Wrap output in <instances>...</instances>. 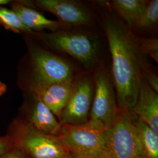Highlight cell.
I'll return each mask as SVG.
<instances>
[{"instance_id":"cell-8","label":"cell","mask_w":158,"mask_h":158,"mask_svg":"<svg viewBox=\"0 0 158 158\" xmlns=\"http://www.w3.org/2000/svg\"><path fill=\"white\" fill-rule=\"evenodd\" d=\"M94 96L93 77L80 75L74 81V88L59 119L61 124L80 125L90 119Z\"/></svg>"},{"instance_id":"cell-2","label":"cell","mask_w":158,"mask_h":158,"mask_svg":"<svg viewBox=\"0 0 158 158\" xmlns=\"http://www.w3.org/2000/svg\"><path fill=\"white\" fill-rule=\"evenodd\" d=\"M36 35L48 47L73 58L87 70L100 64L101 42L94 32L66 29Z\"/></svg>"},{"instance_id":"cell-17","label":"cell","mask_w":158,"mask_h":158,"mask_svg":"<svg viewBox=\"0 0 158 158\" xmlns=\"http://www.w3.org/2000/svg\"><path fill=\"white\" fill-rule=\"evenodd\" d=\"M0 24L6 29L15 33H34L25 27L15 12L4 6H0Z\"/></svg>"},{"instance_id":"cell-12","label":"cell","mask_w":158,"mask_h":158,"mask_svg":"<svg viewBox=\"0 0 158 158\" xmlns=\"http://www.w3.org/2000/svg\"><path fill=\"white\" fill-rule=\"evenodd\" d=\"M158 134V94L142 79L135 104L131 110Z\"/></svg>"},{"instance_id":"cell-13","label":"cell","mask_w":158,"mask_h":158,"mask_svg":"<svg viewBox=\"0 0 158 158\" xmlns=\"http://www.w3.org/2000/svg\"><path fill=\"white\" fill-rule=\"evenodd\" d=\"M11 8L19 17L25 27L32 32L34 31L39 32L46 29L52 32L69 29L59 21L51 20L46 18L41 13L25 5V3L13 2Z\"/></svg>"},{"instance_id":"cell-19","label":"cell","mask_w":158,"mask_h":158,"mask_svg":"<svg viewBox=\"0 0 158 158\" xmlns=\"http://www.w3.org/2000/svg\"><path fill=\"white\" fill-rule=\"evenodd\" d=\"M143 79L153 90L158 93V78L157 76L149 68L143 74Z\"/></svg>"},{"instance_id":"cell-3","label":"cell","mask_w":158,"mask_h":158,"mask_svg":"<svg viewBox=\"0 0 158 158\" xmlns=\"http://www.w3.org/2000/svg\"><path fill=\"white\" fill-rule=\"evenodd\" d=\"M31 71L26 85L30 91L43 85L73 82L79 76L73 64L51 51L29 43Z\"/></svg>"},{"instance_id":"cell-18","label":"cell","mask_w":158,"mask_h":158,"mask_svg":"<svg viewBox=\"0 0 158 158\" xmlns=\"http://www.w3.org/2000/svg\"><path fill=\"white\" fill-rule=\"evenodd\" d=\"M136 42L142 53L152 57L158 63V38H149L139 36L136 35Z\"/></svg>"},{"instance_id":"cell-15","label":"cell","mask_w":158,"mask_h":158,"mask_svg":"<svg viewBox=\"0 0 158 158\" xmlns=\"http://www.w3.org/2000/svg\"><path fill=\"white\" fill-rule=\"evenodd\" d=\"M147 0H114L110 8L132 31L145 10Z\"/></svg>"},{"instance_id":"cell-5","label":"cell","mask_w":158,"mask_h":158,"mask_svg":"<svg viewBox=\"0 0 158 158\" xmlns=\"http://www.w3.org/2000/svg\"><path fill=\"white\" fill-rule=\"evenodd\" d=\"M134 117L130 110L118 109L113 125L105 130L106 158H143Z\"/></svg>"},{"instance_id":"cell-1","label":"cell","mask_w":158,"mask_h":158,"mask_svg":"<svg viewBox=\"0 0 158 158\" xmlns=\"http://www.w3.org/2000/svg\"><path fill=\"white\" fill-rule=\"evenodd\" d=\"M102 12V27L111 56L113 85L118 108L131 111L138 98L143 74L149 69L136 35L110 8Z\"/></svg>"},{"instance_id":"cell-23","label":"cell","mask_w":158,"mask_h":158,"mask_svg":"<svg viewBox=\"0 0 158 158\" xmlns=\"http://www.w3.org/2000/svg\"><path fill=\"white\" fill-rule=\"evenodd\" d=\"M6 91V86L0 81V96L3 95Z\"/></svg>"},{"instance_id":"cell-9","label":"cell","mask_w":158,"mask_h":158,"mask_svg":"<svg viewBox=\"0 0 158 158\" xmlns=\"http://www.w3.org/2000/svg\"><path fill=\"white\" fill-rule=\"evenodd\" d=\"M39 8L49 12L68 28L86 27L96 25V17L90 9L74 0H37Z\"/></svg>"},{"instance_id":"cell-14","label":"cell","mask_w":158,"mask_h":158,"mask_svg":"<svg viewBox=\"0 0 158 158\" xmlns=\"http://www.w3.org/2000/svg\"><path fill=\"white\" fill-rule=\"evenodd\" d=\"M134 123L143 158H158V134L135 114Z\"/></svg>"},{"instance_id":"cell-16","label":"cell","mask_w":158,"mask_h":158,"mask_svg":"<svg viewBox=\"0 0 158 158\" xmlns=\"http://www.w3.org/2000/svg\"><path fill=\"white\" fill-rule=\"evenodd\" d=\"M158 22V1H148L147 6L134 27L132 29L135 31H142L150 29L155 27Z\"/></svg>"},{"instance_id":"cell-20","label":"cell","mask_w":158,"mask_h":158,"mask_svg":"<svg viewBox=\"0 0 158 158\" xmlns=\"http://www.w3.org/2000/svg\"><path fill=\"white\" fill-rule=\"evenodd\" d=\"M0 158H29L23 151L17 148L13 147L11 150L0 155Z\"/></svg>"},{"instance_id":"cell-7","label":"cell","mask_w":158,"mask_h":158,"mask_svg":"<svg viewBox=\"0 0 158 158\" xmlns=\"http://www.w3.org/2000/svg\"><path fill=\"white\" fill-rule=\"evenodd\" d=\"M93 79L94 96L89 119L98 123L106 130L113 125L118 109L115 91L102 63L96 67Z\"/></svg>"},{"instance_id":"cell-22","label":"cell","mask_w":158,"mask_h":158,"mask_svg":"<svg viewBox=\"0 0 158 158\" xmlns=\"http://www.w3.org/2000/svg\"><path fill=\"white\" fill-rule=\"evenodd\" d=\"M69 156L70 158H99L76 152H69Z\"/></svg>"},{"instance_id":"cell-11","label":"cell","mask_w":158,"mask_h":158,"mask_svg":"<svg viewBox=\"0 0 158 158\" xmlns=\"http://www.w3.org/2000/svg\"><path fill=\"white\" fill-rule=\"evenodd\" d=\"M74 81L43 85L28 92L37 96L59 120L72 94Z\"/></svg>"},{"instance_id":"cell-25","label":"cell","mask_w":158,"mask_h":158,"mask_svg":"<svg viewBox=\"0 0 158 158\" xmlns=\"http://www.w3.org/2000/svg\"><path fill=\"white\" fill-rule=\"evenodd\" d=\"M70 158V156H69H69H68V157H66V158Z\"/></svg>"},{"instance_id":"cell-4","label":"cell","mask_w":158,"mask_h":158,"mask_svg":"<svg viewBox=\"0 0 158 158\" xmlns=\"http://www.w3.org/2000/svg\"><path fill=\"white\" fill-rule=\"evenodd\" d=\"M6 135L13 147L21 150L29 158H65L69 155L59 136L44 134L22 118L12 121Z\"/></svg>"},{"instance_id":"cell-6","label":"cell","mask_w":158,"mask_h":158,"mask_svg":"<svg viewBox=\"0 0 158 158\" xmlns=\"http://www.w3.org/2000/svg\"><path fill=\"white\" fill-rule=\"evenodd\" d=\"M105 130L100 124L89 119L82 124L62 125L59 136L69 152L106 158Z\"/></svg>"},{"instance_id":"cell-10","label":"cell","mask_w":158,"mask_h":158,"mask_svg":"<svg viewBox=\"0 0 158 158\" xmlns=\"http://www.w3.org/2000/svg\"><path fill=\"white\" fill-rule=\"evenodd\" d=\"M29 98L23 107V118L34 128L47 135L59 136L62 124L51 110L34 94L28 93Z\"/></svg>"},{"instance_id":"cell-21","label":"cell","mask_w":158,"mask_h":158,"mask_svg":"<svg viewBox=\"0 0 158 158\" xmlns=\"http://www.w3.org/2000/svg\"><path fill=\"white\" fill-rule=\"evenodd\" d=\"M12 148L11 142L7 136H0V155L11 150Z\"/></svg>"},{"instance_id":"cell-24","label":"cell","mask_w":158,"mask_h":158,"mask_svg":"<svg viewBox=\"0 0 158 158\" xmlns=\"http://www.w3.org/2000/svg\"><path fill=\"white\" fill-rule=\"evenodd\" d=\"M11 1L9 0H0V6H4L10 3Z\"/></svg>"}]
</instances>
